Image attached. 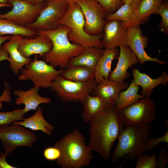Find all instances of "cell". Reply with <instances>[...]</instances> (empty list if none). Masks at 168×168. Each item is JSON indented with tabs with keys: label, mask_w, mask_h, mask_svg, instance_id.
Returning <instances> with one entry per match:
<instances>
[{
	"label": "cell",
	"mask_w": 168,
	"mask_h": 168,
	"mask_svg": "<svg viewBox=\"0 0 168 168\" xmlns=\"http://www.w3.org/2000/svg\"><path fill=\"white\" fill-rule=\"evenodd\" d=\"M162 142H165L168 144V130L166 133L160 138H148L147 139L145 147V151L146 152L150 150Z\"/></svg>",
	"instance_id": "obj_35"
},
{
	"label": "cell",
	"mask_w": 168,
	"mask_h": 168,
	"mask_svg": "<svg viewBox=\"0 0 168 168\" xmlns=\"http://www.w3.org/2000/svg\"><path fill=\"white\" fill-rule=\"evenodd\" d=\"M25 66L20 71L21 73L18 77V80L30 81L34 86L42 88H50L63 69L57 70L45 61L39 60L36 57Z\"/></svg>",
	"instance_id": "obj_6"
},
{
	"label": "cell",
	"mask_w": 168,
	"mask_h": 168,
	"mask_svg": "<svg viewBox=\"0 0 168 168\" xmlns=\"http://www.w3.org/2000/svg\"><path fill=\"white\" fill-rule=\"evenodd\" d=\"M139 88V86L135 84L133 79H132L126 90L121 91L119 94L115 104L117 109H122L144 97L141 94L138 93Z\"/></svg>",
	"instance_id": "obj_27"
},
{
	"label": "cell",
	"mask_w": 168,
	"mask_h": 168,
	"mask_svg": "<svg viewBox=\"0 0 168 168\" xmlns=\"http://www.w3.org/2000/svg\"><path fill=\"white\" fill-rule=\"evenodd\" d=\"M140 26L137 25L127 28L125 45L136 55L140 64L151 61L165 65L166 62L159 59L157 56L152 58L146 52L145 49L147 47L148 39L143 35Z\"/></svg>",
	"instance_id": "obj_13"
},
{
	"label": "cell",
	"mask_w": 168,
	"mask_h": 168,
	"mask_svg": "<svg viewBox=\"0 0 168 168\" xmlns=\"http://www.w3.org/2000/svg\"><path fill=\"white\" fill-rule=\"evenodd\" d=\"M61 152L57 164L64 168H81L88 166L92 158L91 150L83 136L75 130L55 144Z\"/></svg>",
	"instance_id": "obj_2"
},
{
	"label": "cell",
	"mask_w": 168,
	"mask_h": 168,
	"mask_svg": "<svg viewBox=\"0 0 168 168\" xmlns=\"http://www.w3.org/2000/svg\"><path fill=\"white\" fill-rule=\"evenodd\" d=\"M96 85L94 79L78 82L65 79L59 76L53 81L50 88L64 102L80 101L83 103Z\"/></svg>",
	"instance_id": "obj_7"
},
{
	"label": "cell",
	"mask_w": 168,
	"mask_h": 168,
	"mask_svg": "<svg viewBox=\"0 0 168 168\" xmlns=\"http://www.w3.org/2000/svg\"><path fill=\"white\" fill-rule=\"evenodd\" d=\"M34 5L40 4L47 0H24Z\"/></svg>",
	"instance_id": "obj_40"
},
{
	"label": "cell",
	"mask_w": 168,
	"mask_h": 168,
	"mask_svg": "<svg viewBox=\"0 0 168 168\" xmlns=\"http://www.w3.org/2000/svg\"><path fill=\"white\" fill-rule=\"evenodd\" d=\"M10 0H0V2L3 3H9Z\"/></svg>",
	"instance_id": "obj_45"
},
{
	"label": "cell",
	"mask_w": 168,
	"mask_h": 168,
	"mask_svg": "<svg viewBox=\"0 0 168 168\" xmlns=\"http://www.w3.org/2000/svg\"><path fill=\"white\" fill-rule=\"evenodd\" d=\"M13 7L6 13L0 14V18L7 19L18 26L26 27L34 22L46 6V2L34 5L24 0H10Z\"/></svg>",
	"instance_id": "obj_11"
},
{
	"label": "cell",
	"mask_w": 168,
	"mask_h": 168,
	"mask_svg": "<svg viewBox=\"0 0 168 168\" xmlns=\"http://www.w3.org/2000/svg\"><path fill=\"white\" fill-rule=\"evenodd\" d=\"M131 0H122L124 4H130Z\"/></svg>",
	"instance_id": "obj_44"
},
{
	"label": "cell",
	"mask_w": 168,
	"mask_h": 168,
	"mask_svg": "<svg viewBox=\"0 0 168 168\" xmlns=\"http://www.w3.org/2000/svg\"><path fill=\"white\" fill-rule=\"evenodd\" d=\"M46 2L36 20L26 27L37 33L59 26V21L67 12L69 4L62 0H47Z\"/></svg>",
	"instance_id": "obj_9"
},
{
	"label": "cell",
	"mask_w": 168,
	"mask_h": 168,
	"mask_svg": "<svg viewBox=\"0 0 168 168\" xmlns=\"http://www.w3.org/2000/svg\"><path fill=\"white\" fill-rule=\"evenodd\" d=\"M127 28L123 23L118 20L106 21L104 28V33L101 43L105 49L117 48L125 45Z\"/></svg>",
	"instance_id": "obj_15"
},
{
	"label": "cell",
	"mask_w": 168,
	"mask_h": 168,
	"mask_svg": "<svg viewBox=\"0 0 168 168\" xmlns=\"http://www.w3.org/2000/svg\"><path fill=\"white\" fill-rule=\"evenodd\" d=\"M43 156L45 159L48 160H57L61 156V152L58 148L55 146L49 147L44 149Z\"/></svg>",
	"instance_id": "obj_36"
},
{
	"label": "cell",
	"mask_w": 168,
	"mask_h": 168,
	"mask_svg": "<svg viewBox=\"0 0 168 168\" xmlns=\"http://www.w3.org/2000/svg\"><path fill=\"white\" fill-rule=\"evenodd\" d=\"M23 37L21 35H13L3 46L8 54L10 68L16 75H18L23 67L31 61L30 58L23 56L18 50L19 45Z\"/></svg>",
	"instance_id": "obj_18"
},
{
	"label": "cell",
	"mask_w": 168,
	"mask_h": 168,
	"mask_svg": "<svg viewBox=\"0 0 168 168\" xmlns=\"http://www.w3.org/2000/svg\"><path fill=\"white\" fill-rule=\"evenodd\" d=\"M70 30L68 26L61 25L54 30L37 32V34L48 36L52 41V49L42 57L44 61L54 68H66L72 58L82 53L85 49L83 47L70 41L68 35Z\"/></svg>",
	"instance_id": "obj_3"
},
{
	"label": "cell",
	"mask_w": 168,
	"mask_h": 168,
	"mask_svg": "<svg viewBox=\"0 0 168 168\" xmlns=\"http://www.w3.org/2000/svg\"><path fill=\"white\" fill-rule=\"evenodd\" d=\"M12 5L10 3H3L0 2V8L3 7H10Z\"/></svg>",
	"instance_id": "obj_42"
},
{
	"label": "cell",
	"mask_w": 168,
	"mask_h": 168,
	"mask_svg": "<svg viewBox=\"0 0 168 168\" xmlns=\"http://www.w3.org/2000/svg\"><path fill=\"white\" fill-rule=\"evenodd\" d=\"M39 88L34 86L30 90L24 91L21 89L15 90L14 95L18 97L16 99V105L23 104V109L26 113L31 110H36L39 105L41 104H47L51 102L49 97H42L39 93Z\"/></svg>",
	"instance_id": "obj_20"
},
{
	"label": "cell",
	"mask_w": 168,
	"mask_h": 168,
	"mask_svg": "<svg viewBox=\"0 0 168 168\" xmlns=\"http://www.w3.org/2000/svg\"><path fill=\"white\" fill-rule=\"evenodd\" d=\"M7 35L31 38L35 36L37 33L26 27L17 25L8 20L0 18V35Z\"/></svg>",
	"instance_id": "obj_28"
},
{
	"label": "cell",
	"mask_w": 168,
	"mask_h": 168,
	"mask_svg": "<svg viewBox=\"0 0 168 168\" xmlns=\"http://www.w3.org/2000/svg\"><path fill=\"white\" fill-rule=\"evenodd\" d=\"M85 21L84 30L88 34L96 35L101 33L106 22L107 13L94 0H78Z\"/></svg>",
	"instance_id": "obj_12"
},
{
	"label": "cell",
	"mask_w": 168,
	"mask_h": 168,
	"mask_svg": "<svg viewBox=\"0 0 168 168\" xmlns=\"http://www.w3.org/2000/svg\"><path fill=\"white\" fill-rule=\"evenodd\" d=\"M136 159L135 168H158L156 154H152L149 156L144 153Z\"/></svg>",
	"instance_id": "obj_31"
},
{
	"label": "cell",
	"mask_w": 168,
	"mask_h": 168,
	"mask_svg": "<svg viewBox=\"0 0 168 168\" xmlns=\"http://www.w3.org/2000/svg\"><path fill=\"white\" fill-rule=\"evenodd\" d=\"M157 163L158 168H165L168 162V154L166 149L162 147L158 154Z\"/></svg>",
	"instance_id": "obj_37"
},
{
	"label": "cell",
	"mask_w": 168,
	"mask_h": 168,
	"mask_svg": "<svg viewBox=\"0 0 168 168\" xmlns=\"http://www.w3.org/2000/svg\"><path fill=\"white\" fill-rule=\"evenodd\" d=\"M43 110L38 107L33 115L28 118L23 119L22 121H16L12 124L21 125L32 130H40L47 135L50 136L54 130V127L46 121L43 116Z\"/></svg>",
	"instance_id": "obj_23"
},
{
	"label": "cell",
	"mask_w": 168,
	"mask_h": 168,
	"mask_svg": "<svg viewBox=\"0 0 168 168\" xmlns=\"http://www.w3.org/2000/svg\"><path fill=\"white\" fill-rule=\"evenodd\" d=\"M82 117L85 122L88 123L92 118L104 111L109 106L99 98L88 94L84 102Z\"/></svg>",
	"instance_id": "obj_26"
},
{
	"label": "cell",
	"mask_w": 168,
	"mask_h": 168,
	"mask_svg": "<svg viewBox=\"0 0 168 168\" xmlns=\"http://www.w3.org/2000/svg\"><path fill=\"white\" fill-rule=\"evenodd\" d=\"M132 71L135 83L142 87L141 94L144 97L150 98L153 89L157 86L160 85L167 86L168 75L165 71L158 78L153 79L146 74L141 72L137 68H133Z\"/></svg>",
	"instance_id": "obj_19"
},
{
	"label": "cell",
	"mask_w": 168,
	"mask_h": 168,
	"mask_svg": "<svg viewBox=\"0 0 168 168\" xmlns=\"http://www.w3.org/2000/svg\"><path fill=\"white\" fill-rule=\"evenodd\" d=\"M12 36L10 35L5 36H2V35H0V47L2 46L1 45L7 40H9Z\"/></svg>",
	"instance_id": "obj_39"
},
{
	"label": "cell",
	"mask_w": 168,
	"mask_h": 168,
	"mask_svg": "<svg viewBox=\"0 0 168 168\" xmlns=\"http://www.w3.org/2000/svg\"><path fill=\"white\" fill-rule=\"evenodd\" d=\"M158 14L160 15L161 21L159 24L161 30L165 34H168V3L167 1H162L161 3L158 11Z\"/></svg>",
	"instance_id": "obj_33"
},
{
	"label": "cell",
	"mask_w": 168,
	"mask_h": 168,
	"mask_svg": "<svg viewBox=\"0 0 168 168\" xmlns=\"http://www.w3.org/2000/svg\"><path fill=\"white\" fill-rule=\"evenodd\" d=\"M9 60L8 55L7 52L3 47L0 48V62L4 60ZM5 90L0 96V111L2 107V102L9 103L11 100V86L6 81H4Z\"/></svg>",
	"instance_id": "obj_32"
},
{
	"label": "cell",
	"mask_w": 168,
	"mask_h": 168,
	"mask_svg": "<svg viewBox=\"0 0 168 168\" xmlns=\"http://www.w3.org/2000/svg\"><path fill=\"white\" fill-rule=\"evenodd\" d=\"M141 0H131L130 4L135 8Z\"/></svg>",
	"instance_id": "obj_41"
},
{
	"label": "cell",
	"mask_w": 168,
	"mask_h": 168,
	"mask_svg": "<svg viewBox=\"0 0 168 168\" xmlns=\"http://www.w3.org/2000/svg\"><path fill=\"white\" fill-rule=\"evenodd\" d=\"M26 113L23 109H18L7 112L0 111V126L10 124L14 121L22 120Z\"/></svg>",
	"instance_id": "obj_30"
},
{
	"label": "cell",
	"mask_w": 168,
	"mask_h": 168,
	"mask_svg": "<svg viewBox=\"0 0 168 168\" xmlns=\"http://www.w3.org/2000/svg\"><path fill=\"white\" fill-rule=\"evenodd\" d=\"M123 124L144 126L150 124L156 119L155 102L150 98L144 97L119 110Z\"/></svg>",
	"instance_id": "obj_8"
},
{
	"label": "cell",
	"mask_w": 168,
	"mask_h": 168,
	"mask_svg": "<svg viewBox=\"0 0 168 168\" xmlns=\"http://www.w3.org/2000/svg\"><path fill=\"white\" fill-rule=\"evenodd\" d=\"M53 47L52 41L49 37L37 34L31 38L23 37L18 46L21 54L26 58L33 54H39L42 57L49 52Z\"/></svg>",
	"instance_id": "obj_16"
},
{
	"label": "cell",
	"mask_w": 168,
	"mask_h": 168,
	"mask_svg": "<svg viewBox=\"0 0 168 168\" xmlns=\"http://www.w3.org/2000/svg\"><path fill=\"white\" fill-rule=\"evenodd\" d=\"M63 0V1L66 2L67 3H69V4H71V3L75 2L77 1H78V0Z\"/></svg>",
	"instance_id": "obj_43"
},
{
	"label": "cell",
	"mask_w": 168,
	"mask_h": 168,
	"mask_svg": "<svg viewBox=\"0 0 168 168\" xmlns=\"http://www.w3.org/2000/svg\"><path fill=\"white\" fill-rule=\"evenodd\" d=\"M89 123L90 138L89 146L91 151H95L105 159H109L111 148L123 128L119 110L116 106H109Z\"/></svg>",
	"instance_id": "obj_1"
},
{
	"label": "cell",
	"mask_w": 168,
	"mask_h": 168,
	"mask_svg": "<svg viewBox=\"0 0 168 168\" xmlns=\"http://www.w3.org/2000/svg\"><path fill=\"white\" fill-rule=\"evenodd\" d=\"M152 130L150 124L125 125L118 137V142L112 155V162L116 163L127 155L130 161H133L144 153L145 142L150 137Z\"/></svg>",
	"instance_id": "obj_4"
},
{
	"label": "cell",
	"mask_w": 168,
	"mask_h": 168,
	"mask_svg": "<svg viewBox=\"0 0 168 168\" xmlns=\"http://www.w3.org/2000/svg\"><path fill=\"white\" fill-rule=\"evenodd\" d=\"M69 81L82 82L94 79V69L79 66L69 65L60 75Z\"/></svg>",
	"instance_id": "obj_25"
},
{
	"label": "cell",
	"mask_w": 168,
	"mask_h": 168,
	"mask_svg": "<svg viewBox=\"0 0 168 168\" xmlns=\"http://www.w3.org/2000/svg\"><path fill=\"white\" fill-rule=\"evenodd\" d=\"M128 85L127 82L120 84L108 79L97 84L92 92L94 96L99 98L106 105L113 106L120 92L126 89Z\"/></svg>",
	"instance_id": "obj_17"
},
{
	"label": "cell",
	"mask_w": 168,
	"mask_h": 168,
	"mask_svg": "<svg viewBox=\"0 0 168 168\" xmlns=\"http://www.w3.org/2000/svg\"><path fill=\"white\" fill-rule=\"evenodd\" d=\"M119 47L118 62L115 68L110 72L108 78L110 80L123 84L129 77L128 69L138 63L139 61L136 55L128 46L121 45Z\"/></svg>",
	"instance_id": "obj_14"
},
{
	"label": "cell",
	"mask_w": 168,
	"mask_h": 168,
	"mask_svg": "<svg viewBox=\"0 0 168 168\" xmlns=\"http://www.w3.org/2000/svg\"><path fill=\"white\" fill-rule=\"evenodd\" d=\"M105 10L107 15L113 13L124 4L122 0H94Z\"/></svg>",
	"instance_id": "obj_34"
},
{
	"label": "cell",
	"mask_w": 168,
	"mask_h": 168,
	"mask_svg": "<svg viewBox=\"0 0 168 168\" xmlns=\"http://www.w3.org/2000/svg\"><path fill=\"white\" fill-rule=\"evenodd\" d=\"M114 20L122 21L127 29L142 23L136 8L130 4H124L113 13L107 15L105 18L106 21Z\"/></svg>",
	"instance_id": "obj_22"
},
{
	"label": "cell",
	"mask_w": 168,
	"mask_h": 168,
	"mask_svg": "<svg viewBox=\"0 0 168 168\" xmlns=\"http://www.w3.org/2000/svg\"><path fill=\"white\" fill-rule=\"evenodd\" d=\"M162 1H167V0H162Z\"/></svg>",
	"instance_id": "obj_46"
},
{
	"label": "cell",
	"mask_w": 168,
	"mask_h": 168,
	"mask_svg": "<svg viewBox=\"0 0 168 168\" xmlns=\"http://www.w3.org/2000/svg\"><path fill=\"white\" fill-rule=\"evenodd\" d=\"M119 54L117 48L104 49L94 69V80L97 84L109 79L113 61L118 58Z\"/></svg>",
	"instance_id": "obj_21"
},
{
	"label": "cell",
	"mask_w": 168,
	"mask_h": 168,
	"mask_svg": "<svg viewBox=\"0 0 168 168\" xmlns=\"http://www.w3.org/2000/svg\"><path fill=\"white\" fill-rule=\"evenodd\" d=\"M104 50L96 47L85 48L84 51L70 61L69 65L79 66L94 69Z\"/></svg>",
	"instance_id": "obj_24"
},
{
	"label": "cell",
	"mask_w": 168,
	"mask_h": 168,
	"mask_svg": "<svg viewBox=\"0 0 168 168\" xmlns=\"http://www.w3.org/2000/svg\"><path fill=\"white\" fill-rule=\"evenodd\" d=\"M85 24V21L82 10L76 2L69 4L67 12L59 22V26H66L71 29L68 36L72 43L85 48L96 47L103 49L100 40L103 34H88L84 30Z\"/></svg>",
	"instance_id": "obj_5"
},
{
	"label": "cell",
	"mask_w": 168,
	"mask_h": 168,
	"mask_svg": "<svg viewBox=\"0 0 168 168\" xmlns=\"http://www.w3.org/2000/svg\"><path fill=\"white\" fill-rule=\"evenodd\" d=\"M37 139L33 132L20 125L0 126V140L7 156L20 147H32Z\"/></svg>",
	"instance_id": "obj_10"
},
{
	"label": "cell",
	"mask_w": 168,
	"mask_h": 168,
	"mask_svg": "<svg viewBox=\"0 0 168 168\" xmlns=\"http://www.w3.org/2000/svg\"><path fill=\"white\" fill-rule=\"evenodd\" d=\"M7 156L5 152H0V168H16L17 167L11 165L6 160Z\"/></svg>",
	"instance_id": "obj_38"
},
{
	"label": "cell",
	"mask_w": 168,
	"mask_h": 168,
	"mask_svg": "<svg viewBox=\"0 0 168 168\" xmlns=\"http://www.w3.org/2000/svg\"><path fill=\"white\" fill-rule=\"evenodd\" d=\"M162 0H141L136 9L142 22L152 14H158L159 7Z\"/></svg>",
	"instance_id": "obj_29"
}]
</instances>
